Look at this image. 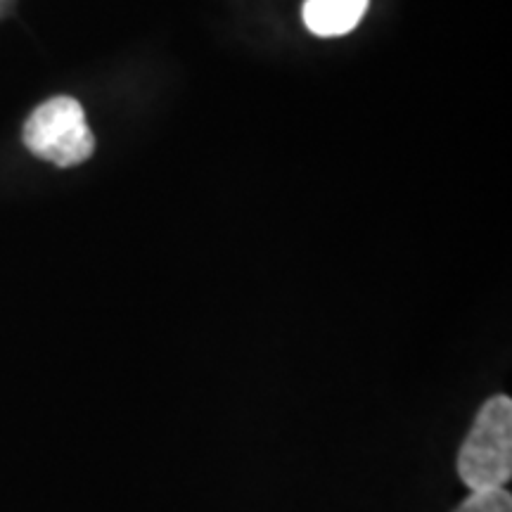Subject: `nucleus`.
I'll use <instances>...</instances> for the list:
<instances>
[{"mask_svg":"<svg viewBox=\"0 0 512 512\" xmlns=\"http://www.w3.org/2000/svg\"><path fill=\"white\" fill-rule=\"evenodd\" d=\"M24 143L36 157L57 166L86 162L95 150V138L86 124V112L74 98L60 95L43 102L24 124Z\"/></svg>","mask_w":512,"mask_h":512,"instance_id":"2","label":"nucleus"},{"mask_svg":"<svg viewBox=\"0 0 512 512\" xmlns=\"http://www.w3.org/2000/svg\"><path fill=\"white\" fill-rule=\"evenodd\" d=\"M458 475L470 491L503 489L512 477V401L496 394L479 408L458 453Z\"/></svg>","mask_w":512,"mask_h":512,"instance_id":"1","label":"nucleus"},{"mask_svg":"<svg viewBox=\"0 0 512 512\" xmlns=\"http://www.w3.org/2000/svg\"><path fill=\"white\" fill-rule=\"evenodd\" d=\"M368 0H306L304 22L316 36H342L356 29Z\"/></svg>","mask_w":512,"mask_h":512,"instance_id":"3","label":"nucleus"},{"mask_svg":"<svg viewBox=\"0 0 512 512\" xmlns=\"http://www.w3.org/2000/svg\"><path fill=\"white\" fill-rule=\"evenodd\" d=\"M456 512H512V496L505 489H486L472 491Z\"/></svg>","mask_w":512,"mask_h":512,"instance_id":"4","label":"nucleus"}]
</instances>
